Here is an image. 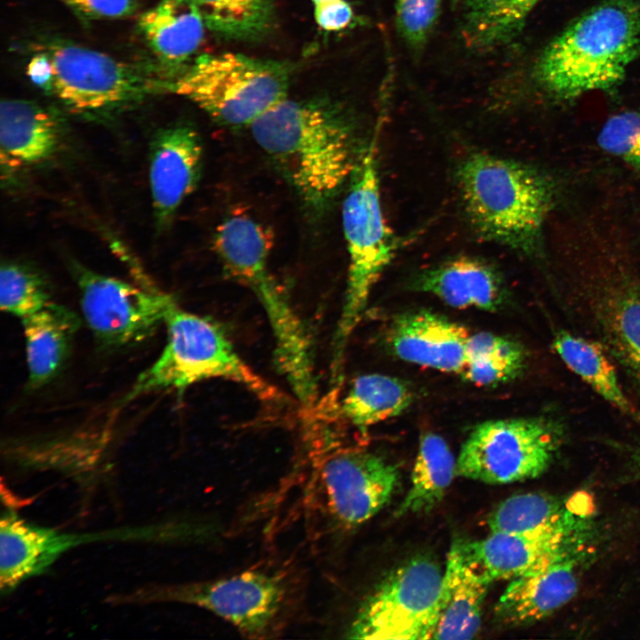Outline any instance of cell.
Returning a JSON list of instances; mask_svg holds the SVG:
<instances>
[{
  "mask_svg": "<svg viewBox=\"0 0 640 640\" xmlns=\"http://www.w3.org/2000/svg\"><path fill=\"white\" fill-rule=\"evenodd\" d=\"M525 363L526 351L520 342L483 332L469 335L460 374L475 385L493 386L519 376Z\"/></svg>",
  "mask_w": 640,
  "mask_h": 640,
  "instance_id": "obj_30",
  "label": "cell"
},
{
  "mask_svg": "<svg viewBox=\"0 0 640 640\" xmlns=\"http://www.w3.org/2000/svg\"><path fill=\"white\" fill-rule=\"evenodd\" d=\"M469 333L440 315L418 310L398 315L388 341L403 361L444 372L461 373L467 362Z\"/></svg>",
  "mask_w": 640,
  "mask_h": 640,
  "instance_id": "obj_17",
  "label": "cell"
},
{
  "mask_svg": "<svg viewBox=\"0 0 640 640\" xmlns=\"http://www.w3.org/2000/svg\"><path fill=\"white\" fill-rule=\"evenodd\" d=\"M455 177L466 218L480 238L529 255L540 249L555 199L546 173L517 160L474 152L458 164Z\"/></svg>",
  "mask_w": 640,
  "mask_h": 640,
  "instance_id": "obj_2",
  "label": "cell"
},
{
  "mask_svg": "<svg viewBox=\"0 0 640 640\" xmlns=\"http://www.w3.org/2000/svg\"><path fill=\"white\" fill-rule=\"evenodd\" d=\"M412 402V390L404 381L371 373L356 378L347 395L328 412L364 432L373 425L398 416Z\"/></svg>",
  "mask_w": 640,
  "mask_h": 640,
  "instance_id": "obj_25",
  "label": "cell"
},
{
  "mask_svg": "<svg viewBox=\"0 0 640 640\" xmlns=\"http://www.w3.org/2000/svg\"><path fill=\"white\" fill-rule=\"evenodd\" d=\"M28 386L38 388L48 383L62 366L80 320L68 308L50 301L38 311L21 319Z\"/></svg>",
  "mask_w": 640,
  "mask_h": 640,
  "instance_id": "obj_24",
  "label": "cell"
},
{
  "mask_svg": "<svg viewBox=\"0 0 640 640\" xmlns=\"http://www.w3.org/2000/svg\"><path fill=\"white\" fill-rule=\"evenodd\" d=\"M564 441L560 423L547 417L484 421L469 433L457 457V476L506 484L542 475Z\"/></svg>",
  "mask_w": 640,
  "mask_h": 640,
  "instance_id": "obj_10",
  "label": "cell"
},
{
  "mask_svg": "<svg viewBox=\"0 0 640 640\" xmlns=\"http://www.w3.org/2000/svg\"><path fill=\"white\" fill-rule=\"evenodd\" d=\"M206 28L196 0H160L139 20V28L173 78L202 44Z\"/></svg>",
  "mask_w": 640,
  "mask_h": 640,
  "instance_id": "obj_21",
  "label": "cell"
},
{
  "mask_svg": "<svg viewBox=\"0 0 640 640\" xmlns=\"http://www.w3.org/2000/svg\"><path fill=\"white\" fill-rule=\"evenodd\" d=\"M454 458L445 440L434 433L420 438L411 476V484L395 510L396 516L427 512L444 498L456 473Z\"/></svg>",
  "mask_w": 640,
  "mask_h": 640,
  "instance_id": "obj_26",
  "label": "cell"
},
{
  "mask_svg": "<svg viewBox=\"0 0 640 640\" xmlns=\"http://www.w3.org/2000/svg\"><path fill=\"white\" fill-rule=\"evenodd\" d=\"M443 571L418 556L387 575L363 601L347 630L351 639H431Z\"/></svg>",
  "mask_w": 640,
  "mask_h": 640,
  "instance_id": "obj_11",
  "label": "cell"
},
{
  "mask_svg": "<svg viewBox=\"0 0 640 640\" xmlns=\"http://www.w3.org/2000/svg\"><path fill=\"white\" fill-rule=\"evenodd\" d=\"M31 79L68 108L101 113L168 92L171 77L156 75L82 45L61 43L44 48L28 67Z\"/></svg>",
  "mask_w": 640,
  "mask_h": 640,
  "instance_id": "obj_8",
  "label": "cell"
},
{
  "mask_svg": "<svg viewBox=\"0 0 640 640\" xmlns=\"http://www.w3.org/2000/svg\"><path fill=\"white\" fill-rule=\"evenodd\" d=\"M590 496L562 498L546 492L516 494L502 500L488 517L491 532L536 533L591 519Z\"/></svg>",
  "mask_w": 640,
  "mask_h": 640,
  "instance_id": "obj_23",
  "label": "cell"
},
{
  "mask_svg": "<svg viewBox=\"0 0 640 640\" xmlns=\"http://www.w3.org/2000/svg\"><path fill=\"white\" fill-rule=\"evenodd\" d=\"M196 1L206 28L225 39L257 40L266 36L275 22V0Z\"/></svg>",
  "mask_w": 640,
  "mask_h": 640,
  "instance_id": "obj_31",
  "label": "cell"
},
{
  "mask_svg": "<svg viewBox=\"0 0 640 640\" xmlns=\"http://www.w3.org/2000/svg\"><path fill=\"white\" fill-rule=\"evenodd\" d=\"M203 148L198 133L186 124L159 131L150 145L149 187L155 219L168 224L200 178Z\"/></svg>",
  "mask_w": 640,
  "mask_h": 640,
  "instance_id": "obj_16",
  "label": "cell"
},
{
  "mask_svg": "<svg viewBox=\"0 0 640 640\" xmlns=\"http://www.w3.org/2000/svg\"><path fill=\"white\" fill-rule=\"evenodd\" d=\"M60 123L49 108L31 100H4L0 106L1 159L12 167L50 159L60 143Z\"/></svg>",
  "mask_w": 640,
  "mask_h": 640,
  "instance_id": "obj_22",
  "label": "cell"
},
{
  "mask_svg": "<svg viewBox=\"0 0 640 640\" xmlns=\"http://www.w3.org/2000/svg\"><path fill=\"white\" fill-rule=\"evenodd\" d=\"M311 1L313 2L314 5H317L320 4H324V3H327V2H331V1H336V0H311Z\"/></svg>",
  "mask_w": 640,
  "mask_h": 640,
  "instance_id": "obj_38",
  "label": "cell"
},
{
  "mask_svg": "<svg viewBox=\"0 0 640 640\" xmlns=\"http://www.w3.org/2000/svg\"><path fill=\"white\" fill-rule=\"evenodd\" d=\"M315 6V20L318 26L327 31L345 28L353 20V11L344 0L331 1Z\"/></svg>",
  "mask_w": 640,
  "mask_h": 640,
  "instance_id": "obj_36",
  "label": "cell"
},
{
  "mask_svg": "<svg viewBox=\"0 0 640 640\" xmlns=\"http://www.w3.org/2000/svg\"><path fill=\"white\" fill-rule=\"evenodd\" d=\"M272 237L245 214L217 228L213 249L226 273L251 290L262 306L275 339V357L289 385L304 388L316 380L310 340L302 321L268 268Z\"/></svg>",
  "mask_w": 640,
  "mask_h": 640,
  "instance_id": "obj_5",
  "label": "cell"
},
{
  "mask_svg": "<svg viewBox=\"0 0 640 640\" xmlns=\"http://www.w3.org/2000/svg\"><path fill=\"white\" fill-rule=\"evenodd\" d=\"M95 533H64L27 522L13 511H5L0 523V589L14 590L24 580L44 573L60 555Z\"/></svg>",
  "mask_w": 640,
  "mask_h": 640,
  "instance_id": "obj_18",
  "label": "cell"
},
{
  "mask_svg": "<svg viewBox=\"0 0 640 640\" xmlns=\"http://www.w3.org/2000/svg\"><path fill=\"white\" fill-rule=\"evenodd\" d=\"M592 519L536 533L491 532L476 540H460L468 556L492 581L514 580L572 546L594 539Z\"/></svg>",
  "mask_w": 640,
  "mask_h": 640,
  "instance_id": "obj_15",
  "label": "cell"
},
{
  "mask_svg": "<svg viewBox=\"0 0 640 640\" xmlns=\"http://www.w3.org/2000/svg\"><path fill=\"white\" fill-rule=\"evenodd\" d=\"M320 473L329 510L347 527L362 524L381 510L400 479L395 464L376 453L358 450L330 454Z\"/></svg>",
  "mask_w": 640,
  "mask_h": 640,
  "instance_id": "obj_13",
  "label": "cell"
},
{
  "mask_svg": "<svg viewBox=\"0 0 640 640\" xmlns=\"http://www.w3.org/2000/svg\"><path fill=\"white\" fill-rule=\"evenodd\" d=\"M167 339L157 359L142 372L125 401L162 391L183 392L209 379L240 384L264 402H280L283 394L257 373L236 352L231 340L214 321L180 308L175 301L164 323Z\"/></svg>",
  "mask_w": 640,
  "mask_h": 640,
  "instance_id": "obj_6",
  "label": "cell"
},
{
  "mask_svg": "<svg viewBox=\"0 0 640 640\" xmlns=\"http://www.w3.org/2000/svg\"><path fill=\"white\" fill-rule=\"evenodd\" d=\"M84 318L103 345L141 341L164 323L175 302L154 285L137 286L80 266L75 268Z\"/></svg>",
  "mask_w": 640,
  "mask_h": 640,
  "instance_id": "obj_12",
  "label": "cell"
},
{
  "mask_svg": "<svg viewBox=\"0 0 640 640\" xmlns=\"http://www.w3.org/2000/svg\"><path fill=\"white\" fill-rule=\"evenodd\" d=\"M597 143L605 152L640 170V110L609 117L598 134Z\"/></svg>",
  "mask_w": 640,
  "mask_h": 640,
  "instance_id": "obj_33",
  "label": "cell"
},
{
  "mask_svg": "<svg viewBox=\"0 0 640 640\" xmlns=\"http://www.w3.org/2000/svg\"><path fill=\"white\" fill-rule=\"evenodd\" d=\"M441 0H397L396 23L398 32L412 48L428 41L440 12Z\"/></svg>",
  "mask_w": 640,
  "mask_h": 640,
  "instance_id": "obj_34",
  "label": "cell"
},
{
  "mask_svg": "<svg viewBox=\"0 0 640 640\" xmlns=\"http://www.w3.org/2000/svg\"><path fill=\"white\" fill-rule=\"evenodd\" d=\"M553 348L568 368L621 412L640 421V412L623 393L615 369L596 342L561 331L555 335Z\"/></svg>",
  "mask_w": 640,
  "mask_h": 640,
  "instance_id": "obj_27",
  "label": "cell"
},
{
  "mask_svg": "<svg viewBox=\"0 0 640 640\" xmlns=\"http://www.w3.org/2000/svg\"><path fill=\"white\" fill-rule=\"evenodd\" d=\"M292 69L284 61L241 53H204L170 80L184 97L220 124L250 126L287 98Z\"/></svg>",
  "mask_w": 640,
  "mask_h": 640,
  "instance_id": "obj_7",
  "label": "cell"
},
{
  "mask_svg": "<svg viewBox=\"0 0 640 640\" xmlns=\"http://www.w3.org/2000/svg\"><path fill=\"white\" fill-rule=\"evenodd\" d=\"M249 127L300 199L316 212L349 180L361 153L349 116L325 99L286 98Z\"/></svg>",
  "mask_w": 640,
  "mask_h": 640,
  "instance_id": "obj_1",
  "label": "cell"
},
{
  "mask_svg": "<svg viewBox=\"0 0 640 640\" xmlns=\"http://www.w3.org/2000/svg\"><path fill=\"white\" fill-rule=\"evenodd\" d=\"M540 0H467L462 35L468 47L492 50L512 41Z\"/></svg>",
  "mask_w": 640,
  "mask_h": 640,
  "instance_id": "obj_29",
  "label": "cell"
},
{
  "mask_svg": "<svg viewBox=\"0 0 640 640\" xmlns=\"http://www.w3.org/2000/svg\"><path fill=\"white\" fill-rule=\"evenodd\" d=\"M640 55V0H606L578 17L540 53L534 77L572 99L618 85Z\"/></svg>",
  "mask_w": 640,
  "mask_h": 640,
  "instance_id": "obj_3",
  "label": "cell"
},
{
  "mask_svg": "<svg viewBox=\"0 0 640 640\" xmlns=\"http://www.w3.org/2000/svg\"><path fill=\"white\" fill-rule=\"evenodd\" d=\"M298 583L284 569L255 568L201 582L148 588L127 602L175 601L196 605L225 620L250 638L280 633L292 615Z\"/></svg>",
  "mask_w": 640,
  "mask_h": 640,
  "instance_id": "obj_9",
  "label": "cell"
},
{
  "mask_svg": "<svg viewBox=\"0 0 640 640\" xmlns=\"http://www.w3.org/2000/svg\"><path fill=\"white\" fill-rule=\"evenodd\" d=\"M412 290L432 294L457 308L494 311L506 298V287L494 265L475 256L460 255L428 267L409 283Z\"/></svg>",
  "mask_w": 640,
  "mask_h": 640,
  "instance_id": "obj_20",
  "label": "cell"
},
{
  "mask_svg": "<svg viewBox=\"0 0 640 640\" xmlns=\"http://www.w3.org/2000/svg\"><path fill=\"white\" fill-rule=\"evenodd\" d=\"M81 14L95 19H118L136 9L137 0H64Z\"/></svg>",
  "mask_w": 640,
  "mask_h": 640,
  "instance_id": "obj_35",
  "label": "cell"
},
{
  "mask_svg": "<svg viewBox=\"0 0 640 640\" xmlns=\"http://www.w3.org/2000/svg\"><path fill=\"white\" fill-rule=\"evenodd\" d=\"M493 581L466 556L460 540L447 555L431 639L462 640L478 633L484 602Z\"/></svg>",
  "mask_w": 640,
  "mask_h": 640,
  "instance_id": "obj_19",
  "label": "cell"
},
{
  "mask_svg": "<svg viewBox=\"0 0 640 640\" xmlns=\"http://www.w3.org/2000/svg\"><path fill=\"white\" fill-rule=\"evenodd\" d=\"M50 302L44 279L36 271L17 263H4L0 269L2 310L24 318Z\"/></svg>",
  "mask_w": 640,
  "mask_h": 640,
  "instance_id": "obj_32",
  "label": "cell"
},
{
  "mask_svg": "<svg viewBox=\"0 0 640 640\" xmlns=\"http://www.w3.org/2000/svg\"><path fill=\"white\" fill-rule=\"evenodd\" d=\"M596 312L612 350L640 385V287L624 284L606 290Z\"/></svg>",
  "mask_w": 640,
  "mask_h": 640,
  "instance_id": "obj_28",
  "label": "cell"
},
{
  "mask_svg": "<svg viewBox=\"0 0 640 640\" xmlns=\"http://www.w3.org/2000/svg\"><path fill=\"white\" fill-rule=\"evenodd\" d=\"M379 137L376 129L361 150L342 206L349 263L345 299L333 339L332 376L340 373L348 340L363 316L374 285L399 248V240L388 225L381 206Z\"/></svg>",
  "mask_w": 640,
  "mask_h": 640,
  "instance_id": "obj_4",
  "label": "cell"
},
{
  "mask_svg": "<svg viewBox=\"0 0 640 640\" xmlns=\"http://www.w3.org/2000/svg\"><path fill=\"white\" fill-rule=\"evenodd\" d=\"M588 540L511 580L495 607L499 620L509 626L539 621L566 604L577 593L580 575L595 555Z\"/></svg>",
  "mask_w": 640,
  "mask_h": 640,
  "instance_id": "obj_14",
  "label": "cell"
},
{
  "mask_svg": "<svg viewBox=\"0 0 640 640\" xmlns=\"http://www.w3.org/2000/svg\"><path fill=\"white\" fill-rule=\"evenodd\" d=\"M630 469L632 476L640 480V446L636 447L631 454Z\"/></svg>",
  "mask_w": 640,
  "mask_h": 640,
  "instance_id": "obj_37",
  "label": "cell"
}]
</instances>
